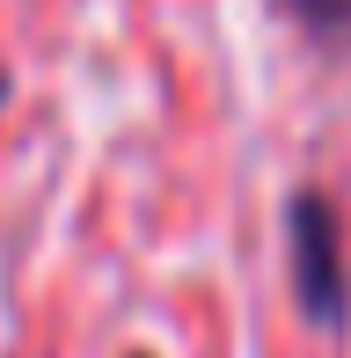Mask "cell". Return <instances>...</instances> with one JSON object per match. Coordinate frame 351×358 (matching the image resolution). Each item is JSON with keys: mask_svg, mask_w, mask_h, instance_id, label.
Returning a JSON list of instances; mask_svg holds the SVG:
<instances>
[{"mask_svg": "<svg viewBox=\"0 0 351 358\" xmlns=\"http://www.w3.org/2000/svg\"><path fill=\"white\" fill-rule=\"evenodd\" d=\"M308 29H351V0H285Z\"/></svg>", "mask_w": 351, "mask_h": 358, "instance_id": "cell-2", "label": "cell"}, {"mask_svg": "<svg viewBox=\"0 0 351 358\" xmlns=\"http://www.w3.org/2000/svg\"><path fill=\"white\" fill-rule=\"evenodd\" d=\"M285 227H293V300L308 307V322L337 329L351 315V278H344V241H337L329 198L322 190H300L285 205Z\"/></svg>", "mask_w": 351, "mask_h": 358, "instance_id": "cell-1", "label": "cell"}]
</instances>
